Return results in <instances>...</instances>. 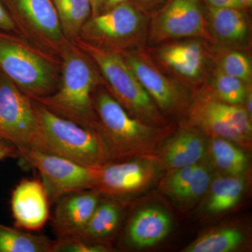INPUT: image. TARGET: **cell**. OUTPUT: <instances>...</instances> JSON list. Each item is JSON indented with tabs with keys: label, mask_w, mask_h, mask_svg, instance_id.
<instances>
[{
	"label": "cell",
	"mask_w": 252,
	"mask_h": 252,
	"mask_svg": "<svg viewBox=\"0 0 252 252\" xmlns=\"http://www.w3.org/2000/svg\"><path fill=\"white\" fill-rule=\"evenodd\" d=\"M11 210L16 228L30 232L44 228L50 216L49 197L38 179H23L13 189Z\"/></svg>",
	"instance_id": "cell-13"
},
{
	"label": "cell",
	"mask_w": 252,
	"mask_h": 252,
	"mask_svg": "<svg viewBox=\"0 0 252 252\" xmlns=\"http://www.w3.org/2000/svg\"><path fill=\"white\" fill-rule=\"evenodd\" d=\"M54 240L0 223V252H52Z\"/></svg>",
	"instance_id": "cell-21"
},
{
	"label": "cell",
	"mask_w": 252,
	"mask_h": 252,
	"mask_svg": "<svg viewBox=\"0 0 252 252\" xmlns=\"http://www.w3.org/2000/svg\"><path fill=\"white\" fill-rule=\"evenodd\" d=\"M208 147L206 137L198 129H182L164 146L162 161L173 170L193 165L203 160Z\"/></svg>",
	"instance_id": "cell-17"
},
{
	"label": "cell",
	"mask_w": 252,
	"mask_h": 252,
	"mask_svg": "<svg viewBox=\"0 0 252 252\" xmlns=\"http://www.w3.org/2000/svg\"><path fill=\"white\" fill-rule=\"evenodd\" d=\"M36 118L35 136L31 148L64 158L85 166L100 168L109 162L97 131L59 117L33 100Z\"/></svg>",
	"instance_id": "cell-2"
},
{
	"label": "cell",
	"mask_w": 252,
	"mask_h": 252,
	"mask_svg": "<svg viewBox=\"0 0 252 252\" xmlns=\"http://www.w3.org/2000/svg\"><path fill=\"white\" fill-rule=\"evenodd\" d=\"M154 41L184 38H210L202 0H170L154 18Z\"/></svg>",
	"instance_id": "cell-11"
},
{
	"label": "cell",
	"mask_w": 252,
	"mask_h": 252,
	"mask_svg": "<svg viewBox=\"0 0 252 252\" xmlns=\"http://www.w3.org/2000/svg\"><path fill=\"white\" fill-rule=\"evenodd\" d=\"M16 34L36 47L60 58L68 42L51 0H1Z\"/></svg>",
	"instance_id": "cell-6"
},
{
	"label": "cell",
	"mask_w": 252,
	"mask_h": 252,
	"mask_svg": "<svg viewBox=\"0 0 252 252\" xmlns=\"http://www.w3.org/2000/svg\"><path fill=\"white\" fill-rule=\"evenodd\" d=\"M240 177L227 175L212 181L207 211L213 214L221 213L238 203L245 188V180Z\"/></svg>",
	"instance_id": "cell-22"
},
{
	"label": "cell",
	"mask_w": 252,
	"mask_h": 252,
	"mask_svg": "<svg viewBox=\"0 0 252 252\" xmlns=\"http://www.w3.org/2000/svg\"><path fill=\"white\" fill-rule=\"evenodd\" d=\"M212 86L217 98L233 105L245 102L250 91L244 81L225 74L220 68L214 72Z\"/></svg>",
	"instance_id": "cell-26"
},
{
	"label": "cell",
	"mask_w": 252,
	"mask_h": 252,
	"mask_svg": "<svg viewBox=\"0 0 252 252\" xmlns=\"http://www.w3.org/2000/svg\"><path fill=\"white\" fill-rule=\"evenodd\" d=\"M245 240L240 230L224 228L205 233L186 248L185 252H229L238 249Z\"/></svg>",
	"instance_id": "cell-25"
},
{
	"label": "cell",
	"mask_w": 252,
	"mask_h": 252,
	"mask_svg": "<svg viewBox=\"0 0 252 252\" xmlns=\"http://www.w3.org/2000/svg\"><path fill=\"white\" fill-rule=\"evenodd\" d=\"M159 59L176 74L189 79H198L203 72V46L195 41L175 43L164 46Z\"/></svg>",
	"instance_id": "cell-18"
},
{
	"label": "cell",
	"mask_w": 252,
	"mask_h": 252,
	"mask_svg": "<svg viewBox=\"0 0 252 252\" xmlns=\"http://www.w3.org/2000/svg\"><path fill=\"white\" fill-rule=\"evenodd\" d=\"M19 158V151L9 141L0 138V161L7 158Z\"/></svg>",
	"instance_id": "cell-30"
},
{
	"label": "cell",
	"mask_w": 252,
	"mask_h": 252,
	"mask_svg": "<svg viewBox=\"0 0 252 252\" xmlns=\"http://www.w3.org/2000/svg\"><path fill=\"white\" fill-rule=\"evenodd\" d=\"M61 59L14 32L0 31V72L30 98L44 97L58 86Z\"/></svg>",
	"instance_id": "cell-3"
},
{
	"label": "cell",
	"mask_w": 252,
	"mask_h": 252,
	"mask_svg": "<svg viewBox=\"0 0 252 252\" xmlns=\"http://www.w3.org/2000/svg\"><path fill=\"white\" fill-rule=\"evenodd\" d=\"M207 28L212 35L225 44H238L246 40L249 24L243 9L208 6Z\"/></svg>",
	"instance_id": "cell-19"
},
{
	"label": "cell",
	"mask_w": 252,
	"mask_h": 252,
	"mask_svg": "<svg viewBox=\"0 0 252 252\" xmlns=\"http://www.w3.org/2000/svg\"><path fill=\"white\" fill-rule=\"evenodd\" d=\"M146 19L140 9L129 1L91 16L78 39L120 51L143 32Z\"/></svg>",
	"instance_id": "cell-8"
},
{
	"label": "cell",
	"mask_w": 252,
	"mask_h": 252,
	"mask_svg": "<svg viewBox=\"0 0 252 252\" xmlns=\"http://www.w3.org/2000/svg\"><path fill=\"white\" fill-rule=\"evenodd\" d=\"M101 194L94 189L63 195L56 202L51 225L57 238L77 235L84 229L98 205Z\"/></svg>",
	"instance_id": "cell-14"
},
{
	"label": "cell",
	"mask_w": 252,
	"mask_h": 252,
	"mask_svg": "<svg viewBox=\"0 0 252 252\" xmlns=\"http://www.w3.org/2000/svg\"><path fill=\"white\" fill-rule=\"evenodd\" d=\"M155 104L162 110L175 109L182 101L178 88L140 54L119 51Z\"/></svg>",
	"instance_id": "cell-15"
},
{
	"label": "cell",
	"mask_w": 252,
	"mask_h": 252,
	"mask_svg": "<svg viewBox=\"0 0 252 252\" xmlns=\"http://www.w3.org/2000/svg\"><path fill=\"white\" fill-rule=\"evenodd\" d=\"M60 59L61 78L56 91L49 95L31 99L59 117L96 130L93 93L98 79L89 56L69 41Z\"/></svg>",
	"instance_id": "cell-1"
},
{
	"label": "cell",
	"mask_w": 252,
	"mask_h": 252,
	"mask_svg": "<svg viewBox=\"0 0 252 252\" xmlns=\"http://www.w3.org/2000/svg\"><path fill=\"white\" fill-rule=\"evenodd\" d=\"M171 227L172 220L166 212L158 207H146L132 217L126 238L136 248L153 246L166 238Z\"/></svg>",
	"instance_id": "cell-16"
},
{
	"label": "cell",
	"mask_w": 252,
	"mask_h": 252,
	"mask_svg": "<svg viewBox=\"0 0 252 252\" xmlns=\"http://www.w3.org/2000/svg\"><path fill=\"white\" fill-rule=\"evenodd\" d=\"M192 122L212 136L246 145L250 140L238 129L248 119L246 111L239 105L222 102L213 94L197 96L190 111Z\"/></svg>",
	"instance_id": "cell-10"
},
{
	"label": "cell",
	"mask_w": 252,
	"mask_h": 252,
	"mask_svg": "<svg viewBox=\"0 0 252 252\" xmlns=\"http://www.w3.org/2000/svg\"><path fill=\"white\" fill-rule=\"evenodd\" d=\"M154 174V165L142 159L109 161L100 167L94 189L113 198L126 196L148 185Z\"/></svg>",
	"instance_id": "cell-12"
},
{
	"label": "cell",
	"mask_w": 252,
	"mask_h": 252,
	"mask_svg": "<svg viewBox=\"0 0 252 252\" xmlns=\"http://www.w3.org/2000/svg\"><path fill=\"white\" fill-rule=\"evenodd\" d=\"M18 151L19 158L39 172L51 205L66 194L94 189L97 185L100 168L85 166L34 149Z\"/></svg>",
	"instance_id": "cell-7"
},
{
	"label": "cell",
	"mask_w": 252,
	"mask_h": 252,
	"mask_svg": "<svg viewBox=\"0 0 252 252\" xmlns=\"http://www.w3.org/2000/svg\"><path fill=\"white\" fill-rule=\"evenodd\" d=\"M212 178L210 167L203 162H198L188 184L175 199L182 202H191L196 200L210 188Z\"/></svg>",
	"instance_id": "cell-27"
},
{
	"label": "cell",
	"mask_w": 252,
	"mask_h": 252,
	"mask_svg": "<svg viewBox=\"0 0 252 252\" xmlns=\"http://www.w3.org/2000/svg\"><path fill=\"white\" fill-rule=\"evenodd\" d=\"M210 151L214 163L225 175L242 176L248 170V157L231 141L214 137Z\"/></svg>",
	"instance_id": "cell-24"
},
{
	"label": "cell",
	"mask_w": 252,
	"mask_h": 252,
	"mask_svg": "<svg viewBox=\"0 0 252 252\" xmlns=\"http://www.w3.org/2000/svg\"><path fill=\"white\" fill-rule=\"evenodd\" d=\"M129 1V0H108L107 4H106L104 11H107V10L112 9V8L117 6L118 4H122V3L126 2V1Z\"/></svg>",
	"instance_id": "cell-34"
},
{
	"label": "cell",
	"mask_w": 252,
	"mask_h": 252,
	"mask_svg": "<svg viewBox=\"0 0 252 252\" xmlns=\"http://www.w3.org/2000/svg\"><path fill=\"white\" fill-rule=\"evenodd\" d=\"M64 37L69 41L78 39L81 29L91 17L89 0H51Z\"/></svg>",
	"instance_id": "cell-23"
},
{
	"label": "cell",
	"mask_w": 252,
	"mask_h": 252,
	"mask_svg": "<svg viewBox=\"0 0 252 252\" xmlns=\"http://www.w3.org/2000/svg\"><path fill=\"white\" fill-rule=\"evenodd\" d=\"M243 3L244 7L246 9V8H251L252 6V0H240Z\"/></svg>",
	"instance_id": "cell-36"
},
{
	"label": "cell",
	"mask_w": 252,
	"mask_h": 252,
	"mask_svg": "<svg viewBox=\"0 0 252 252\" xmlns=\"http://www.w3.org/2000/svg\"><path fill=\"white\" fill-rule=\"evenodd\" d=\"M0 31L16 33L14 23L1 0H0Z\"/></svg>",
	"instance_id": "cell-31"
},
{
	"label": "cell",
	"mask_w": 252,
	"mask_h": 252,
	"mask_svg": "<svg viewBox=\"0 0 252 252\" xmlns=\"http://www.w3.org/2000/svg\"><path fill=\"white\" fill-rule=\"evenodd\" d=\"M108 0H89L91 8V16H97L103 12Z\"/></svg>",
	"instance_id": "cell-33"
},
{
	"label": "cell",
	"mask_w": 252,
	"mask_h": 252,
	"mask_svg": "<svg viewBox=\"0 0 252 252\" xmlns=\"http://www.w3.org/2000/svg\"><path fill=\"white\" fill-rule=\"evenodd\" d=\"M72 42L95 63L108 83L114 98L131 116L152 126L160 125L163 122L157 104L119 51L80 39Z\"/></svg>",
	"instance_id": "cell-5"
},
{
	"label": "cell",
	"mask_w": 252,
	"mask_h": 252,
	"mask_svg": "<svg viewBox=\"0 0 252 252\" xmlns=\"http://www.w3.org/2000/svg\"><path fill=\"white\" fill-rule=\"evenodd\" d=\"M36 126L32 99L0 72V138L31 148Z\"/></svg>",
	"instance_id": "cell-9"
},
{
	"label": "cell",
	"mask_w": 252,
	"mask_h": 252,
	"mask_svg": "<svg viewBox=\"0 0 252 252\" xmlns=\"http://www.w3.org/2000/svg\"><path fill=\"white\" fill-rule=\"evenodd\" d=\"M220 70L250 84L252 81V66L250 58L244 53L232 51L225 53L220 58Z\"/></svg>",
	"instance_id": "cell-28"
},
{
	"label": "cell",
	"mask_w": 252,
	"mask_h": 252,
	"mask_svg": "<svg viewBox=\"0 0 252 252\" xmlns=\"http://www.w3.org/2000/svg\"><path fill=\"white\" fill-rule=\"evenodd\" d=\"M122 218V207L117 202L102 200L101 198L87 224L77 235L95 243L104 244V240L117 231Z\"/></svg>",
	"instance_id": "cell-20"
},
{
	"label": "cell",
	"mask_w": 252,
	"mask_h": 252,
	"mask_svg": "<svg viewBox=\"0 0 252 252\" xmlns=\"http://www.w3.org/2000/svg\"><path fill=\"white\" fill-rule=\"evenodd\" d=\"M209 6L217 8H235L245 9L240 0H205Z\"/></svg>",
	"instance_id": "cell-32"
},
{
	"label": "cell",
	"mask_w": 252,
	"mask_h": 252,
	"mask_svg": "<svg viewBox=\"0 0 252 252\" xmlns=\"http://www.w3.org/2000/svg\"><path fill=\"white\" fill-rule=\"evenodd\" d=\"M252 92L251 91H249L248 96H247L246 100H245V102H246L247 105V112H248L249 115L250 116V117H252Z\"/></svg>",
	"instance_id": "cell-35"
},
{
	"label": "cell",
	"mask_w": 252,
	"mask_h": 252,
	"mask_svg": "<svg viewBox=\"0 0 252 252\" xmlns=\"http://www.w3.org/2000/svg\"><path fill=\"white\" fill-rule=\"evenodd\" d=\"M110 248L79 235L61 237L54 240L52 252H107Z\"/></svg>",
	"instance_id": "cell-29"
},
{
	"label": "cell",
	"mask_w": 252,
	"mask_h": 252,
	"mask_svg": "<svg viewBox=\"0 0 252 252\" xmlns=\"http://www.w3.org/2000/svg\"><path fill=\"white\" fill-rule=\"evenodd\" d=\"M96 130L102 137L109 161L126 160L148 151L157 131L131 116L114 96L104 91L93 96Z\"/></svg>",
	"instance_id": "cell-4"
},
{
	"label": "cell",
	"mask_w": 252,
	"mask_h": 252,
	"mask_svg": "<svg viewBox=\"0 0 252 252\" xmlns=\"http://www.w3.org/2000/svg\"><path fill=\"white\" fill-rule=\"evenodd\" d=\"M137 1L141 4H149L155 2L158 0H137Z\"/></svg>",
	"instance_id": "cell-37"
}]
</instances>
